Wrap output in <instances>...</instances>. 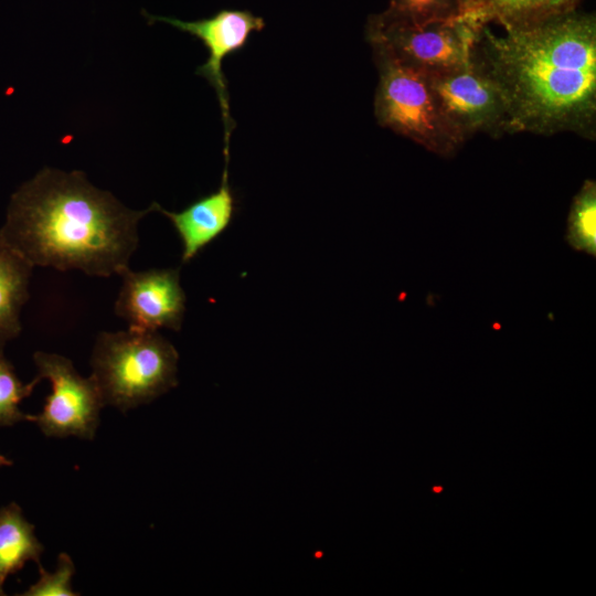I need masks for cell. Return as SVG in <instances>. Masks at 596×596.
I'll return each instance as SVG.
<instances>
[{"instance_id": "6da1fadb", "label": "cell", "mask_w": 596, "mask_h": 596, "mask_svg": "<svg viewBox=\"0 0 596 596\" xmlns=\"http://www.w3.org/2000/svg\"><path fill=\"white\" fill-rule=\"evenodd\" d=\"M482 28L477 52L502 87L511 130L595 136L596 20L576 10Z\"/></svg>"}, {"instance_id": "7a4b0ae2", "label": "cell", "mask_w": 596, "mask_h": 596, "mask_svg": "<svg viewBox=\"0 0 596 596\" xmlns=\"http://www.w3.org/2000/svg\"><path fill=\"white\" fill-rule=\"evenodd\" d=\"M150 212L152 203L128 209L82 171L45 167L12 194L0 238L33 267L109 277L129 268Z\"/></svg>"}, {"instance_id": "3957f363", "label": "cell", "mask_w": 596, "mask_h": 596, "mask_svg": "<svg viewBox=\"0 0 596 596\" xmlns=\"http://www.w3.org/2000/svg\"><path fill=\"white\" fill-rule=\"evenodd\" d=\"M178 360L175 348L158 331H103L93 348L91 376L104 404L125 412L177 386Z\"/></svg>"}, {"instance_id": "277c9868", "label": "cell", "mask_w": 596, "mask_h": 596, "mask_svg": "<svg viewBox=\"0 0 596 596\" xmlns=\"http://www.w3.org/2000/svg\"><path fill=\"white\" fill-rule=\"evenodd\" d=\"M379 71L374 114L389 128L430 152L448 157L464 140L445 118L426 73L381 47H372Z\"/></svg>"}, {"instance_id": "5b68a950", "label": "cell", "mask_w": 596, "mask_h": 596, "mask_svg": "<svg viewBox=\"0 0 596 596\" xmlns=\"http://www.w3.org/2000/svg\"><path fill=\"white\" fill-rule=\"evenodd\" d=\"M485 25L467 13L415 24L382 12L369 18L366 39L402 62L430 75L467 63Z\"/></svg>"}, {"instance_id": "8992f818", "label": "cell", "mask_w": 596, "mask_h": 596, "mask_svg": "<svg viewBox=\"0 0 596 596\" xmlns=\"http://www.w3.org/2000/svg\"><path fill=\"white\" fill-rule=\"evenodd\" d=\"M428 77L445 118L464 141L477 132L512 134L504 92L476 47L464 65Z\"/></svg>"}, {"instance_id": "52a82bcc", "label": "cell", "mask_w": 596, "mask_h": 596, "mask_svg": "<svg viewBox=\"0 0 596 596\" xmlns=\"http://www.w3.org/2000/svg\"><path fill=\"white\" fill-rule=\"evenodd\" d=\"M38 377L51 383L42 411L29 415L42 433L50 437L76 436L93 439L105 405L92 376L83 377L71 360L55 353L38 351L33 355Z\"/></svg>"}, {"instance_id": "ba28073f", "label": "cell", "mask_w": 596, "mask_h": 596, "mask_svg": "<svg viewBox=\"0 0 596 596\" xmlns=\"http://www.w3.org/2000/svg\"><path fill=\"white\" fill-rule=\"evenodd\" d=\"M151 24L163 22L199 39L209 52L207 60L195 73L204 77L215 89L224 123V157L228 161V142L234 123L230 115L227 83L222 71L223 61L230 54L242 50L253 32L264 29V19L246 10L224 9L210 18L182 21L172 17H161L143 12Z\"/></svg>"}, {"instance_id": "9c48e42d", "label": "cell", "mask_w": 596, "mask_h": 596, "mask_svg": "<svg viewBox=\"0 0 596 596\" xmlns=\"http://www.w3.org/2000/svg\"><path fill=\"white\" fill-rule=\"evenodd\" d=\"M121 286L115 312L130 329L158 331L167 328L179 331L185 311V294L180 285L178 268L121 274Z\"/></svg>"}, {"instance_id": "30bf717a", "label": "cell", "mask_w": 596, "mask_h": 596, "mask_svg": "<svg viewBox=\"0 0 596 596\" xmlns=\"http://www.w3.org/2000/svg\"><path fill=\"white\" fill-rule=\"evenodd\" d=\"M153 212L167 216L182 244V263L193 259L205 246L217 238L231 224L235 213V198L228 183L227 164L221 185L199 198L180 212H170L152 202Z\"/></svg>"}, {"instance_id": "8fae6325", "label": "cell", "mask_w": 596, "mask_h": 596, "mask_svg": "<svg viewBox=\"0 0 596 596\" xmlns=\"http://www.w3.org/2000/svg\"><path fill=\"white\" fill-rule=\"evenodd\" d=\"M33 266L0 238V349L21 332Z\"/></svg>"}, {"instance_id": "7c38bea8", "label": "cell", "mask_w": 596, "mask_h": 596, "mask_svg": "<svg viewBox=\"0 0 596 596\" xmlns=\"http://www.w3.org/2000/svg\"><path fill=\"white\" fill-rule=\"evenodd\" d=\"M43 545L34 534V526L12 502L0 508V596L4 595L7 577L19 572L28 561L40 565Z\"/></svg>"}, {"instance_id": "4fadbf2b", "label": "cell", "mask_w": 596, "mask_h": 596, "mask_svg": "<svg viewBox=\"0 0 596 596\" xmlns=\"http://www.w3.org/2000/svg\"><path fill=\"white\" fill-rule=\"evenodd\" d=\"M582 0H475L466 12L479 24L502 26L576 10Z\"/></svg>"}, {"instance_id": "5bb4252c", "label": "cell", "mask_w": 596, "mask_h": 596, "mask_svg": "<svg viewBox=\"0 0 596 596\" xmlns=\"http://www.w3.org/2000/svg\"><path fill=\"white\" fill-rule=\"evenodd\" d=\"M567 244L577 252L596 255V183L585 180L573 198L565 234Z\"/></svg>"}, {"instance_id": "9a60e30c", "label": "cell", "mask_w": 596, "mask_h": 596, "mask_svg": "<svg viewBox=\"0 0 596 596\" xmlns=\"http://www.w3.org/2000/svg\"><path fill=\"white\" fill-rule=\"evenodd\" d=\"M2 350L0 349V426H10L29 419V414L21 412L19 404L31 395L41 380L35 376L32 382L23 384Z\"/></svg>"}, {"instance_id": "2e32d148", "label": "cell", "mask_w": 596, "mask_h": 596, "mask_svg": "<svg viewBox=\"0 0 596 596\" xmlns=\"http://www.w3.org/2000/svg\"><path fill=\"white\" fill-rule=\"evenodd\" d=\"M385 12L415 24L446 20L464 13L460 0H390Z\"/></svg>"}, {"instance_id": "e0dca14e", "label": "cell", "mask_w": 596, "mask_h": 596, "mask_svg": "<svg viewBox=\"0 0 596 596\" xmlns=\"http://www.w3.org/2000/svg\"><path fill=\"white\" fill-rule=\"evenodd\" d=\"M40 578L25 593L24 596H74L77 595L71 587V578L75 572L74 563L66 553L57 557V566L53 573H47L40 565Z\"/></svg>"}, {"instance_id": "ac0fdd59", "label": "cell", "mask_w": 596, "mask_h": 596, "mask_svg": "<svg viewBox=\"0 0 596 596\" xmlns=\"http://www.w3.org/2000/svg\"><path fill=\"white\" fill-rule=\"evenodd\" d=\"M473 1L475 0H460L464 13L468 12L471 9Z\"/></svg>"}, {"instance_id": "d6986e66", "label": "cell", "mask_w": 596, "mask_h": 596, "mask_svg": "<svg viewBox=\"0 0 596 596\" xmlns=\"http://www.w3.org/2000/svg\"><path fill=\"white\" fill-rule=\"evenodd\" d=\"M12 461L8 459L7 457L0 455V467L1 466H11Z\"/></svg>"}, {"instance_id": "ffe728a7", "label": "cell", "mask_w": 596, "mask_h": 596, "mask_svg": "<svg viewBox=\"0 0 596 596\" xmlns=\"http://www.w3.org/2000/svg\"><path fill=\"white\" fill-rule=\"evenodd\" d=\"M434 491H435V492H440V491H441V487H435V488H434Z\"/></svg>"}]
</instances>
